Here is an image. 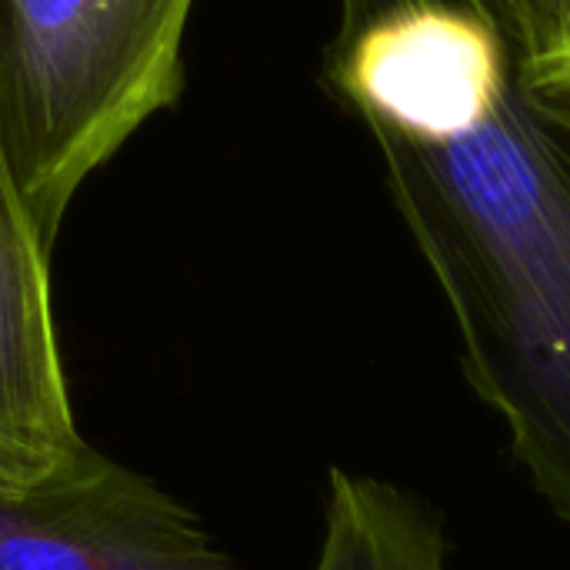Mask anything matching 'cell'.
Listing matches in <instances>:
<instances>
[{
    "mask_svg": "<svg viewBox=\"0 0 570 570\" xmlns=\"http://www.w3.org/2000/svg\"><path fill=\"white\" fill-rule=\"evenodd\" d=\"M324 80L374 134L464 374L570 524V127L494 0H341Z\"/></svg>",
    "mask_w": 570,
    "mask_h": 570,
    "instance_id": "6da1fadb",
    "label": "cell"
},
{
    "mask_svg": "<svg viewBox=\"0 0 570 570\" xmlns=\"http://www.w3.org/2000/svg\"><path fill=\"white\" fill-rule=\"evenodd\" d=\"M194 0H0V130L53 247L83 180L184 90Z\"/></svg>",
    "mask_w": 570,
    "mask_h": 570,
    "instance_id": "7a4b0ae2",
    "label": "cell"
},
{
    "mask_svg": "<svg viewBox=\"0 0 570 570\" xmlns=\"http://www.w3.org/2000/svg\"><path fill=\"white\" fill-rule=\"evenodd\" d=\"M0 570H240L144 474L87 448L27 488H0Z\"/></svg>",
    "mask_w": 570,
    "mask_h": 570,
    "instance_id": "3957f363",
    "label": "cell"
},
{
    "mask_svg": "<svg viewBox=\"0 0 570 570\" xmlns=\"http://www.w3.org/2000/svg\"><path fill=\"white\" fill-rule=\"evenodd\" d=\"M87 448L57 344L50 244L30 217L0 130V488L37 484Z\"/></svg>",
    "mask_w": 570,
    "mask_h": 570,
    "instance_id": "277c9868",
    "label": "cell"
},
{
    "mask_svg": "<svg viewBox=\"0 0 570 570\" xmlns=\"http://www.w3.org/2000/svg\"><path fill=\"white\" fill-rule=\"evenodd\" d=\"M314 570H451L441 521L401 488L331 471L327 528Z\"/></svg>",
    "mask_w": 570,
    "mask_h": 570,
    "instance_id": "5b68a950",
    "label": "cell"
},
{
    "mask_svg": "<svg viewBox=\"0 0 570 570\" xmlns=\"http://www.w3.org/2000/svg\"><path fill=\"white\" fill-rule=\"evenodd\" d=\"M528 57L551 50L570 27V0H494Z\"/></svg>",
    "mask_w": 570,
    "mask_h": 570,
    "instance_id": "8992f818",
    "label": "cell"
},
{
    "mask_svg": "<svg viewBox=\"0 0 570 570\" xmlns=\"http://www.w3.org/2000/svg\"><path fill=\"white\" fill-rule=\"evenodd\" d=\"M528 90L544 114L570 127V27L551 50L528 57Z\"/></svg>",
    "mask_w": 570,
    "mask_h": 570,
    "instance_id": "52a82bcc",
    "label": "cell"
}]
</instances>
